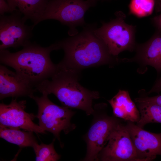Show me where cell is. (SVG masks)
Returning <instances> with one entry per match:
<instances>
[{
    "label": "cell",
    "mask_w": 161,
    "mask_h": 161,
    "mask_svg": "<svg viewBox=\"0 0 161 161\" xmlns=\"http://www.w3.org/2000/svg\"><path fill=\"white\" fill-rule=\"evenodd\" d=\"M125 125L136 150L139 161H150L161 155V133H154L140 127L134 123Z\"/></svg>",
    "instance_id": "cell-11"
},
{
    "label": "cell",
    "mask_w": 161,
    "mask_h": 161,
    "mask_svg": "<svg viewBox=\"0 0 161 161\" xmlns=\"http://www.w3.org/2000/svg\"><path fill=\"white\" fill-rule=\"evenodd\" d=\"M108 101L116 117L133 123H137L139 120V111L127 91L119 90L117 94Z\"/></svg>",
    "instance_id": "cell-13"
},
{
    "label": "cell",
    "mask_w": 161,
    "mask_h": 161,
    "mask_svg": "<svg viewBox=\"0 0 161 161\" xmlns=\"http://www.w3.org/2000/svg\"><path fill=\"white\" fill-rule=\"evenodd\" d=\"M97 160L139 161L136 149L125 125L119 123L111 133Z\"/></svg>",
    "instance_id": "cell-9"
},
{
    "label": "cell",
    "mask_w": 161,
    "mask_h": 161,
    "mask_svg": "<svg viewBox=\"0 0 161 161\" xmlns=\"http://www.w3.org/2000/svg\"><path fill=\"white\" fill-rule=\"evenodd\" d=\"M97 23L86 24L77 34L56 42L58 50L64 53L58 64L80 72L87 68L108 64L114 61V56L95 32Z\"/></svg>",
    "instance_id": "cell-1"
},
{
    "label": "cell",
    "mask_w": 161,
    "mask_h": 161,
    "mask_svg": "<svg viewBox=\"0 0 161 161\" xmlns=\"http://www.w3.org/2000/svg\"><path fill=\"white\" fill-rule=\"evenodd\" d=\"M50 0H7L13 11L18 10L27 20L35 26L39 23Z\"/></svg>",
    "instance_id": "cell-15"
},
{
    "label": "cell",
    "mask_w": 161,
    "mask_h": 161,
    "mask_svg": "<svg viewBox=\"0 0 161 161\" xmlns=\"http://www.w3.org/2000/svg\"><path fill=\"white\" fill-rule=\"evenodd\" d=\"M48 95L42 94L40 97L34 95L29 97L34 100L38 107L36 117L39 120V126L45 131L53 134L61 144L60 133L63 131L65 134L75 129V125L71 122L75 112L69 108L58 106L52 102Z\"/></svg>",
    "instance_id": "cell-6"
},
{
    "label": "cell",
    "mask_w": 161,
    "mask_h": 161,
    "mask_svg": "<svg viewBox=\"0 0 161 161\" xmlns=\"http://www.w3.org/2000/svg\"><path fill=\"white\" fill-rule=\"evenodd\" d=\"M26 101L18 102L13 98L10 103L0 104V126L22 129L36 134H45V131L33 120L36 117L25 111Z\"/></svg>",
    "instance_id": "cell-10"
},
{
    "label": "cell",
    "mask_w": 161,
    "mask_h": 161,
    "mask_svg": "<svg viewBox=\"0 0 161 161\" xmlns=\"http://www.w3.org/2000/svg\"><path fill=\"white\" fill-rule=\"evenodd\" d=\"M115 14V19L102 22L101 27L96 28L95 32L106 46L110 53L116 57L123 51H133L136 27L126 23V16L122 12H116Z\"/></svg>",
    "instance_id": "cell-4"
},
{
    "label": "cell",
    "mask_w": 161,
    "mask_h": 161,
    "mask_svg": "<svg viewBox=\"0 0 161 161\" xmlns=\"http://www.w3.org/2000/svg\"><path fill=\"white\" fill-rule=\"evenodd\" d=\"M37 90L15 72L0 65V99L7 97L17 98L33 95Z\"/></svg>",
    "instance_id": "cell-12"
},
{
    "label": "cell",
    "mask_w": 161,
    "mask_h": 161,
    "mask_svg": "<svg viewBox=\"0 0 161 161\" xmlns=\"http://www.w3.org/2000/svg\"><path fill=\"white\" fill-rule=\"evenodd\" d=\"M13 12L7 1L5 0H0V16L4 15L5 13L9 12L11 13Z\"/></svg>",
    "instance_id": "cell-21"
},
{
    "label": "cell",
    "mask_w": 161,
    "mask_h": 161,
    "mask_svg": "<svg viewBox=\"0 0 161 161\" xmlns=\"http://www.w3.org/2000/svg\"><path fill=\"white\" fill-rule=\"evenodd\" d=\"M161 91V78L156 82L154 85L151 89L149 92L148 93L157 92L159 93Z\"/></svg>",
    "instance_id": "cell-23"
},
{
    "label": "cell",
    "mask_w": 161,
    "mask_h": 161,
    "mask_svg": "<svg viewBox=\"0 0 161 161\" xmlns=\"http://www.w3.org/2000/svg\"><path fill=\"white\" fill-rule=\"evenodd\" d=\"M152 21L154 25L157 28V31L161 32V13L154 17Z\"/></svg>",
    "instance_id": "cell-22"
},
{
    "label": "cell",
    "mask_w": 161,
    "mask_h": 161,
    "mask_svg": "<svg viewBox=\"0 0 161 161\" xmlns=\"http://www.w3.org/2000/svg\"><path fill=\"white\" fill-rule=\"evenodd\" d=\"M106 106L101 103L94 107L93 121L85 137L87 147L84 161L97 160L99 154L107 143L111 133L120 122L116 118L102 112Z\"/></svg>",
    "instance_id": "cell-7"
},
{
    "label": "cell",
    "mask_w": 161,
    "mask_h": 161,
    "mask_svg": "<svg viewBox=\"0 0 161 161\" xmlns=\"http://www.w3.org/2000/svg\"><path fill=\"white\" fill-rule=\"evenodd\" d=\"M32 133L17 128L0 126V137L20 148L31 147L34 148L38 144Z\"/></svg>",
    "instance_id": "cell-16"
},
{
    "label": "cell",
    "mask_w": 161,
    "mask_h": 161,
    "mask_svg": "<svg viewBox=\"0 0 161 161\" xmlns=\"http://www.w3.org/2000/svg\"><path fill=\"white\" fill-rule=\"evenodd\" d=\"M136 58L161 71V32L157 31L147 41L137 47Z\"/></svg>",
    "instance_id": "cell-14"
},
{
    "label": "cell",
    "mask_w": 161,
    "mask_h": 161,
    "mask_svg": "<svg viewBox=\"0 0 161 161\" xmlns=\"http://www.w3.org/2000/svg\"><path fill=\"white\" fill-rule=\"evenodd\" d=\"M135 102L146 101L154 103L161 106V95L152 97H140L135 99Z\"/></svg>",
    "instance_id": "cell-20"
},
{
    "label": "cell",
    "mask_w": 161,
    "mask_h": 161,
    "mask_svg": "<svg viewBox=\"0 0 161 161\" xmlns=\"http://www.w3.org/2000/svg\"><path fill=\"white\" fill-rule=\"evenodd\" d=\"M57 50L56 42L44 47L30 42L15 52L0 49V62L13 68L20 77L35 88L55 72L57 65L52 61L50 54Z\"/></svg>",
    "instance_id": "cell-2"
},
{
    "label": "cell",
    "mask_w": 161,
    "mask_h": 161,
    "mask_svg": "<svg viewBox=\"0 0 161 161\" xmlns=\"http://www.w3.org/2000/svg\"><path fill=\"white\" fill-rule=\"evenodd\" d=\"M57 65V69L51 79L37 86L36 90L42 94H53L63 106L82 110L88 115L93 114V101L100 97L99 93L80 85L78 82L80 72Z\"/></svg>",
    "instance_id": "cell-3"
},
{
    "label": "cell",
    "mask_w": 161,
    "mask_h": 161,
    "mask_svg": "<svg viewBox=\"0 0 161 161\" xmlns=\"http://www.w3.org/2000/svg\"><path fill=\"white\" fill-rule=\"evenodd\" d=\"M96 3L92 0H50L39 22L48 19L58 20L69 27L70 36L75 35L78 33L76 27L86 24L84 20L86 12Z\"/></svg>",
    "instance_id": "cell-5"
},
{
    "label": "cell",
    "mask_w": 161,
    "mask_h": 161,
    "mask_svg": "<svg viewBox=\"0 0 161 161\" xmlns=\"http://www.w3.org/2000/svg\"><path fill=\"white\" fill-rule=\"evenodd\" d=\"M140 112V117L137 125L143 128L149 123H161V106L146 101L136 102Z\"/></svg>",
    "instance_id": "cell-17"
},
{
    "label": "cell",
    "mask_w": 161,
    "mask_h": 161,
    "mask_svg": "<svg viewBox=\"0 0 161 161\" xmlns=\"http://www.w3.org/2000/svg\"><path fill=\"white\" fill-rule=\"evenodd\" d=\"M55 139L50 144L41 143L38 144L33 149L36 154V161H56L61 156L55 151L54 146Z\"/></svg>",
    "instance_id": "cell-19"
},
{
    "label": "cell",
    "mask_w": 161,
    "mask_h": 161,
    "mask_svg": "<svg viewBox=\"0 0 161 161\" xmlns=\"http://www.w3.org/2000/svg\"><path fill=\"white\" fill-rule=\"evenodd\" d=\"M95 2L97 3V2L99 1H109V0H92Z\"/></svg>",
    "instance_id": "cell-24"
},
{
    "label": "cell",
    "mask_w": 161,
    "mask_h": 161,
    "mask_svg": "<svg viewBox=\"0 0 161 161\" xmlns=\"http://www.w3.org/2000/svg\"><path fill=\"white\" fill-rule=\"evenodd\" d=\"M155 0H131L129 13L138 18L148 16L152 13Z\"/></svg>",
    "instance_id": "cell-18"
},
{
    "label": "cell",
    "mask_w": 161,
    "mask_h": 161,
    "mask_svg": "<svg viewBox=\"0 0 161 161\" xmlns=\"http://www.w3.org/2000/svg\"><path fill=\"white\" fill-rule=\"evenodd\" d=\"M27 20L17 10L10 15L0 16V49L23 47L30 42L32 25L25 24Z\"/></svg>",
    "instance_id": "cell-8"
}]
</instances>
